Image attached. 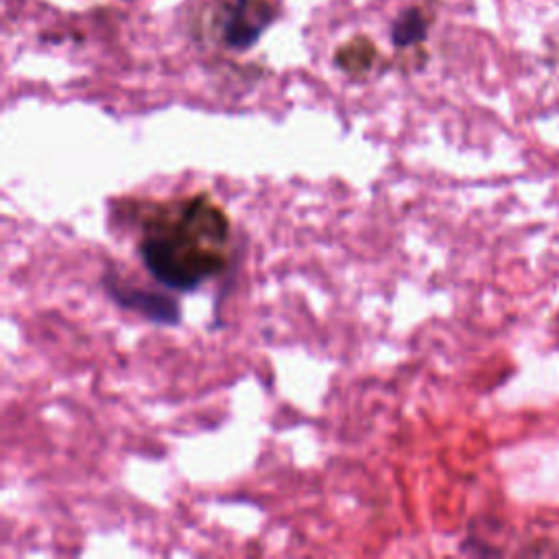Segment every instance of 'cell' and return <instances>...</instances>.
Listing matches in <instances>:
<instances>
[{
    "label": "cell",
    "mask_w": 559,
    "mask_h": 559,
    "mask_svg": "<svg viewBox=\"0 0 559 559\" xmlns=\"http://www.w3.org/2000/svg\"><path fill=\"white\" fill-rule=\"evenodd\" d=\"M271 20L273 11L264 0H234L223 11V44L231 50H247L260 39Z\"/></svg>",
    "instance_id": "3"
},
{
    "label": "cell",
    "mask_w": 559,
    "mask_h": 559,
    "mask_svg": "<svg viewBox=\"0 0 559 559\" xmlns=\"http://www.w3.org/2000/svg\"><path fill=\"white\" fill-rule=\"evenodd\" d=\"M428 33V24L417 7H411L397 15L391 28V41L397 48H406L413 44H419Z\"/></svg>",
    "instance_id": "4"
},
{
    "label": "cell",
    "mask_w": 559,
    "mask_h": 559,
    "mask_svg": "<svg viewBox=\"0 0 559 559\" xmlns=\"http://www.w3.org/2000/svg\"><path fill=\"white\" fill-rule=\"evenodd\" d=\"M227 234L225 214L207 197H194L146 227L138 251L157 282L186 293L223 271L225 258L214 249L227 245Z\"/></svg>",
    "instance_id": "1"
},
{
    "label": "cell",
    "mask_w": 559,
    "mask_h": 559,
    "mask_svg": "<svg viewBox=\"0 0 559 559\" xmlns=\"http://www.w3.org/2000/svg\"><path fill=\"white\" fill-rule=\"evenodd\" d=\"M103 288L120 308L133 310L153 323H159V325H179L181 323L179 301H175L166 295L144 290L138 286H129L111 273L103 275Z\"/></svg>",
    "instance_id": "2"
}]
</instances>
